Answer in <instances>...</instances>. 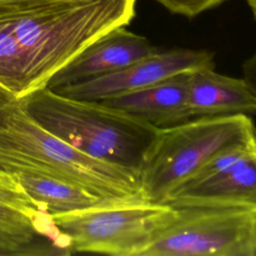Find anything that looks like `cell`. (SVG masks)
Returning a JSON list of instances; mask_svg holds the SVG:
<instances>
[{
  "mask_svg": "<svg viewBox=\"0 0 256 256\" xmlns=\"http://www.w3.org/2000/svg\"><path fill=\"white\" fill-rule=\"evenodd\" d=\"M176 216L173 206L139 199L53 219L73 254L143 256Z\"/></svg>",
  "mask_w": 256,
  "mask_h": 256,
  "instance_id": "cell-5",
  "label": "cell"
},
{
  "mask_svg": "<svg viewBox=\"0 0 256 256\" xmlns=\"http://www.w3.org/2000/svg\"><path fill=\"white\" fill-rule=\"evenodd\" d=\"M10 173L17 178L34 203L52 217L131 201L106 198L76 185L30 171L20 170Z\"/></svg>",
  "mask_w": 256,
  "mask_h": 256,
  "instance_id": "cell-12",
  "label": "cell"
},
{
  "mask_svg": "<svg viewBox=\"0 0 256 256\" xmlns=\"http://www.w3.org/2000/svg\"><path fill=\"white\" fill-rule=\"evenodd\" d=\"M245 1L252 12L254 19L256 20V0H245Z\"/></svg>",
  "mask_w": 256,
  "mask_h": 256,
  "instance_id": "cell-18",
  "label": "cell"
},
{
  "mask_svg": "<svg viewBox=\"0 0 256 256\" xmlns=\"http://www.w3.org/2000/svg\"><path fill=\"white\" fill-rule=\"evenodd\" d=\"M19 99L0 86V126L18 104Z\"/></svg>",
  "mask_w": 256,
  "mask_h": 256,
  "instance_id": "cell-16",
  "label": "cell"
},
{
  "mask_svg": "<svg viewBox=\"0 0 256 256\" xmlns=\"http://www.w3.org/2000/svg\"><path fill=\"white\" fill-rule=\"evenodd\" d=\"M171 13L185 17H195L200 13L214 8L226 0H155Z\"/></svg>",
  "mask_w": 256,
  "mask_h": 256,
  "instance_id": "cell-15",
  "label": "cell"
},
{
  "mask_svg": "<svg viewBox=\"0 0 256 256\" xmlns=\"http://www.w3.org/2000/svg\"><path fill=\"white\" fill-rule=\"evenodd\" d=\"M191 118L256 113V94L246 80L205 68L189 74Z\"/></svg>",
  "mask_w": 256,
  "mask_h": 256,
  "instance_id": "cell-11",
  "label": "cell"
},
{
  "mask_svg": "<svg viewBox=\"0 0 256 256\" xmlns=\"http://www.w3.org/2000/svg\"><path fill=\"white\" fill-rule=\"evenodd\" d=\"M213 59V53L207 50L159 49L121 70L57 88L54 91L75 99L102 101L142 89L179 74H190L201 69L214 68Z\"/></svg>",
  "mask_w": 256,
  "mask_h": 256,
  "instance_id": "cell-7",
  "label": "cell"
},
{
  "mask_svg": "<svg viewBox=\"0 0 256 256\" xmlns=\"http://www.w3.org/2000/svg\"><path fill=\"white\" fill-rule=\"evenodd\" d=\"M136 0H0V86L18 99L105 32L127 26Z\"/></svg>",
  "mask_w": 256,
  "mask_h": 256,
  "instance_id": "cell-1",
  "label": "cell"
},
{
  "mask_svg": "<svg viewBox=\"0 0 256 256\" xmlns=\"http://www.w3.org/2000/svg\"><path fill=\"white\" fill-rule=\"evenodd\" d=\"M0 167L49 176L106 198L144 199L138 173L60 140L37 125L19 102L0 126Z\"/></svg>",
  "mask_w": 256,
  "mask_h": 256,
  "instance_id": "cell-3",
  "label": "cell"
},
{
  "mask_svg": "<svg viewBox=\"0 0 256 256\" xmlns=\"http://www.w3.org/2000/svg\"><path fill=\"white\" fill-rule=\"evenodd\" d=\"M255 135L256 127L247 114L191 118L159 129L140 171L144 199L162 203L217 153Z\"/></svg>",
  "mask_w": 256,
  "mask_h": 256,
  "instance_id": "cell-4",
  "label": "cell"
},
{
  "mask_svg": "<svg viewBox=\"0 0 256 256\" xmlns=\"http://www.w3.org/2000/svg\"><path fill=\"white\" fill-rule=\"evenodd\" d=\"M162 203L256 211V151L205 180L179 186Z\"/></svg>",
  "mask_w": 256,
  "mask_h": 256,
  "instance_id": "cell-9",
  "label": "cell"
},
{
  "mask_svg": "<svg viewBox=\"0 0 256 256\" xmlns=\"http://www.w3.org/2000/svg\"><path fill=\"white\" fill-rule=\"evenodd\" d=\"M0 221L28 222L43 227L57 226L53 217L28 196L17 178L0 167Z\"/></svg>",
  "mask_w": 256,
  "mask_h": 256,
  "instance_id": "cell-14",
  "label": "cell"
},
{
  "mask_svg": "<svg viewBox=\"0 0 256 256\" xmlns=\"http://www.w3.org/2000/svg\"><path fill=\"white\" fill-rule=\"evenodd\" d=\"M243 78L256 94V51L242 65Z\"/></svg>",
  "mask_w": 256,
  "mask_h": 256,
  "instance_id": "cell-17",
  "label": "cell"
},
{
  "mask_svg": "<svg viewBox=\"0 0 256 256\" xmlns=\"http://www.w3.org/2000/svg\"><path fill=\"white\" fill-rule=\"evenodd\" d=\"M158 50L147 38L127 30L126 26L115 27L99 36L60 68L45 87L54 90L110 74Z\"/></svg>",
  "mask_w": 256,
  "mask_h": 256,
  "instance_id": "cell-8",
  "label": "cell"
},
{
  "mask_svg": "<svg viewBox=\"0 0 256 256\" xmlns=\"http://www.w3.org/2000/svg\"><path fill=\"white\" fill-rule=\"evenodd\" d=\"M70 240L59 228L0 221V256H67Z\"/></svg>",
  "mask_w": 256,
  "mask_h": 256,
  "instance_id": "cell-13",
  "label": "cell"
},
{
  "mask_svg": "<svg viewBox=\"0 0 256 256\" xmlns=\"http://www.w3.org/2000/svg\"><path fill=\"white\" fill-rule=\"evenodd\" d=\"M42 129L74 148L140 176L159 128L101 101L67 97L43 87L19 99Z\"/></svg>",
  "mask_w": 256,
  "mask_h": 256,
  "instance_id": "cell-2",
  "label": "cell"
},
{
  "mask_svg": "<svg viewBox=\"0 0 256 256\" xmlns=\"http://www.w3.org/2000/svg\"><path fill=\"white\" fill-rule=\"evenodd\" d=\"M188 88L189 74H179L101 102L162 129L191 119Z\"/></svg>",
  "mask_w": 256,
  "mask_h": 256,
  "instance_id": "cell-10",
  "label": "cell"
},
{
  "mask_svg": "<svg viewBox=\"0 0 256 256\" xmlns=\"http://www.w3.org/2000/svg\"><path fill=\"white\" fill-rule=\"evenodd\" d=\"M254 256L256 211L184 206L143 256Z\"/></svg>",
  "mask_w": 256,
  "mask_h": 256,
  "instance_id": "cell-6",
  "label": "cell"
}]
</instances>
